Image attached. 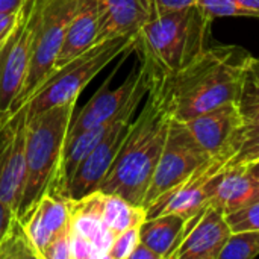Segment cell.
Returning a JSON list of instances; mask_svg holds the SVG:
<instances>
[{
  "label": "cell",
  "mask_w": 259,
  "mask_h": 259,
  "mask_svg": "<svg viewBox=\"0 0 259 259\" xmlns=\"http://www.w3.org/2000/svg\"><path fill=\"white\" fill-rule=\"evenodd\" d=\"M152 15L170 11H179L196 5V0H149Z\"/></svg>",
  "instance_id": "30"
},
{
  "label": "cell",
  "mask_w": 259,
  "mask_h": 259,
  "mask_svg": "<svg viewBox=\"0 0 259 259\" xmlns=\"http://www.w3.org/2000/svg\"><path fill=\"white\" fill-rule=\"evenodd\" d=\"M26 106L15 111L2 127L0 146V200L17 215L26 181Z\"/></svg>",
  "instance_id": "11"
},
{
  "label": "cell",
  "mask_w": 259,
  "mask_h": 259,
  "mask_svg": "<svg viewBox=\"0 0 259 259\" xmlns=\"http://www.w3.org/2000/svg\"><path fill=\"white\" fill-rule=\"evenodd\" d=\"M249 164V168H250V173L256 182V185L259 187V161H253V162H247Z\"/></svg>",
  "instance_id": "36"
},
{
  "label": "cell",
  "mask_w": 259,
  "mask_h": 259,
  "mask_svg": "<svg viewBox=\"0 0 259 259\" xmlns=\"http://www.w3.org/2000/svg\"><path fill=\"white\" fill-rule=\"evenodd\" d=\"M182 123L209 156L235 155L241 146L244 121L237 102H228Z\"/></svg>",
  "instance_id": "12"
},
{
  "label": "cell",
  "mask_w": 259,
  "mask_h": 259,
  "mask_svg": "<svg viewBox=\"0 0 259 259\" xmlns=\"http://www.w3.org/2000/svg\"><path fill=\"white\" fill-rule=\"evenodd\" d=\"M187 219L179 214H162L146 219L140 226V241L152 249L159 259H171L182 241Z\"/></svg>",
  "instance_id": "20"
},
{
  "label": "cell",
  "mask_w": 259,
  "mask_h": 259,
  "mask_svg": "<svg viewBox=\"0 0 259 259\" xmlns=\"http://www.w3.org/2000/svg\"><path fill=\"white\" fill-rule=\"evenodd\" d=\"M234 156V153H225L209 158L185 182L149 205L146 208L147 219L162 214H179L188 220L196 215L209 205L222 170Z\"/></svg>",
  "instance_id": "10"
},
{
  "label": "cell",
  "mask_w": 259,
  "mask_h": 259,
  "mask_svg": "<svg viewBox=\"0 0 259 259\" xmlns=\"http://www.w3.org/2000/svg\"><path fill=\"white\" fill-rule=\"evenodd\" d=\"M126 58H123L121 62L117 64V67L109 74V77L103 82V85L99 88V91L80 109V112L76 117H73L70 129H68V134H67V140L76 137L82 131H87L90 127H94V126H99V124L111 121L120 112V109L124 106V103L127 102V99L131 97V94L134 93V90H135V87H137V83L140 80L141 64H140V67L132 68L131 73L127 74V77L117 88L111 90L109 83L112 82L114 74L121 67V64L124 62Z\"/></svg>",
  "instance_id": "14"
},
{
  "label": "cell",
  "mask_w": 259,
  "mask_h": 259,
  "mask_svg": "<svg viewBox=\"0 0 259 259\" xmlns=\"http://www.w3.org/2000/svg\"><path fill=\"white\" fill-rule=\"evenodd\" d=\"M129 259H159V256L152 250L149 249L146 244H143L141 241L138 243V246L134 249V252L131 253Z\"/></svg>",
  "instance_id": "33"
},
{
  "label": "cell",
  "mask_w": 259,
  "mask_h": 259,
  "mask_svg": "<svg viewBox=\"0 0 259 259\" xmlns=\"http://www.w3.org/2000/svg\"><path fill=\"white\" fill-rule=\"evenodd\" d=\"M196 6L209 18L222 17H252L259 18L258 15L243 6L240 0H196Z\"/></svg>",
  "instance_id": "25"
},
{
  "label": "cell",
  "mask_w": 259,
  "mask_h": 259,
  "mask_svg": "<svg viewBox=\"0 0 259 259\" xmlns=\"http://www.w3.org/2000/svg\"><path fill=\"white\" fill-rule=\"evenodd\" d=\"M99 32L100 8L97 0H82L65 30V36L56 58L55 70L68 64L70 61L91 49L94 44H97Z\"/></svg>",
  "instance_id": "19"
},
{
  "label": "cell",
  "mask_w": 259,
  "mask_h": 259,
  "mask_svg": "<svg viewBox=\"0 0 259 259\" xmlns=\"http://www.w3.org/2000/svg\"><path fill=\"white\" fill-rule=\"evenodd\" d=\"M138 33L112 38L94 44L91 49L55 70V73L36 90L26 106L27 120L59 105L77 102L88 83L114 59L137 50Z\"/></svg>",
  "instance_id": "5"
},
{
  "label": "cell",
  "mask_w": 259,
  "mask_h": 259,
  "mask_svg": "<svg viewBox=\"0 0 259 259\" xmlns=\"http://www.w3.org/2000/svg\"><path fill=\"white\" fill-rule=\"evenodd\" d=\"M21 12H23V8H21V11L14 12V14H0V49L9 39L12 32L15 30V27L21 18Z\"/></svg>",
  "instance_id": "31"
},
{
  "label": "cell",
  "mask_w": 259,
  "mask_h": 259,
  "mask_svg": "<svg viewBox=\"0 0 259 259\" xmlns=\"http://www.w3.org/2000/svg\"><path fill=\"white\" fill-rule=\"evenodd\" d=\"M209 156L193 138L185 123L173 117L164 150L144 199V208L185 182Z\"/></svg>",
  "instance_id": "8"
},
{
  "label": "cell",
  "mask_w": 259,
  "mask_h": 259,
  "mask_svg": "<svg viewBox=\"0 0 259 259\" xmlns=\"http://www.w3.org/2000/svg\"><path fill=\"white\" fill-rule=\"evenodd\" d=\"M26 0H0V14H14L21 11Z\"/></svg>",
  "instance_id": "34"
},
{
  "label": "cell",
  "mask_w": 259,
  "mask_h": 259,
  "mask_svg": "<svg viewBox=\"0 0 259 259\" xmlns=\"http://www.w3.org/2000/svg\"><path fill=\"white\" fill-rule=\"evenodd\" d=\"M259 202L256 185L247 162H229L219 178L209 205H214L226 215Z\"/></svg>",
  "instance_id": "17"
},
{
  "label": "cell",
  "mask_w": 259,
  "mask_h": 259,
  "mask_svg": "<svg viewBox=\"0 0 259 259\" xmlns=\"http://www.w3.org/2000/svg\"><path fill=\"white\" fill-rule=\"evenodd\" d=\"M103 202L105 193L100 190H96L82 199L70 200V231L91 243L97 259L108 258L115 238V234L103 222Z\"/></svg>",
  "instance_id": "15"
},
{
  "label": "cell",
  "mask_w": 259,
  "mask_h": 259,
  "mask_svg": "<svg viewBox=\"0 0 259 259\" xmlns=\"http://www.w3.org/2000/svg\"><path fill=\"white\" fill-rule=\"evenodd\" d=\"M100 32L97 42L138 33L152 15L149 0H97Z\"/></svg>",
  "instance_id": "18"
},
{
  "label": "cell",
  "mask_w": 259,
  "mask_h": 259,
  "mask_svg": "<svg viewBox=\"0 0 259 259\" xmlns=\"http://www.w3.org/2000/svg\"><path fill=\"white\" fill-rule=\"evenodd\" d=\"M237 105L244 121V131H259V79L252 67L246 76Z\"/></svg>",
  "instance_id": "23"
},
{
  "label": "cell",
  "mask_w": 259,
  "mask_h": 259,
  "mask_svg": "<svg viewBox=\"0 0 259 259\" xmlns=\"http://www.w3.org/2000/svg\"><path fill=\"white\" fill-rule=\"evenodd\" d=\"M42 259H71L70 252V229L58 235L50 241L47 249L44 250Z\"/></svg>",
  "instance_id": "29"
},
{
  "label": "cell",
  "mask_w": 259,
  "mask_h": 259,
  "mask_svg": "<svg viewBox=\"0 0 259 259\" xmlns=\"http://www.w3.org/2000/svg\"><path fill=\"white\" fill-rule=\"evenodd\" d=\"M231 235L226 214L208 205L187 220L182 241L171 259H220Z\"/></svg>",
  "instance_id": "13"
},
{
  "label": "cell",
  "mask_w": 259,
  "mask_h": 259,
  "mask_svg": "<svg viewBox=\"0 0 259 259\" xmlns=\"http://www.w3.org/2000/svg\"><path fill=\"white\" fill-rule=\"evenodd\" d=\"M240 3L243 6H246L247 9L253 11L259 17V0H240Z\"/></svg>",
  "instance_id": "35"
},
{
  "label": "cell",
  "mask_w": 259,
  "mask_h": 259,
  "mask_svg": "<svg viewBox=\"0 0 259 259\" xmlns=\"http://www.w3.org/2000/svg\"><path fill=\"white\" fill-rule=\"evenodd\" d=\"M211 23L196 5L150 15L138 32L141 62L150 73L171 79L206 49Z\"/></svg>",
  "instance_id": "3"
},
{
  "label": "cell",
  "mask_w": 259,
  "mask_h": 259,
  "mask_svg": "<svg viewBox=\"0 0 259 259\" xmlns=\"http://www.w3.org/2000/svg\"><path fill=\"white\" fill-rule=\"evenodd\" d=\"M147 68V67H146ZM149 73V91L138 117L99 190L143 206L173 120L168 79ZM144 208V206H143Z\"/></svg>",
  "instance_id": "1"
},
{
  "label": "cell",
  "mask_w": 259,
  "mask_h": 259,
  "mask_svg": "<svg viewBox=\"0 0 259 259\" xmlns=\"http://www.w3.org/2000/svg\"><path fill=\"white\" fill-rule=\"evenodd\" d=\"M149 91V73L146 65L141 62V76L140 80L124 103V106L117 114L111 131L105 135V138L77 164L67 181L65 196L70 200L82 199L83 196L99 190L100 184L106 178L109 168L112 167L123 141L127 135L129 126L132 123V117L137 112L140 103L147 96Z\"/></svg>",
  "instance_id": "7"
},
{
  "label": "cell",
  "mask_w": 259,
  "mask_h": 259,
  "mask_svg": "<svg viewBox=\"0 0 259 259\" xmlns=\"http://www.w3.org/2000/svg\"><path fill=\"white\" fill-rule=\"evenodd\" d=\"M226 220L232 232L259 231V202L228 214Z\"/></svg>",
  "instance_id": "26"
},
{
  "label": "cell",
  "mask_w": 259,
  "mask_h": 259,
  "mask_svg": "<svg viewBox=\"0 0 259 259\" xmlns=\"http://www.w3.org/2000/svg\"><path fill=\"white\" fill-rule=\"evenodd\" d=\"M241 146L232 162H253L259 161V131H241Z\"/></svg>",
  "instance_id": "28"
},
{
  "label": "cell",
  "mask_w": 259,
  "mask_h": 259,
  "mask_svg": "<svg viewBox=\"0 0 259 259\" xmlns=\"http://www.w3.org/2000/svg\"><path fill=\"white\" fill-rule=\"evenodd\" d=\"M252 70H253V73L258 76V79H259V59H256V58H253V62H252Z\"/></svg>",
  "instance_id": "37"
},
{
  "label": "cell",
  "mask_w": 259,
  "mask_h": 259,
  "mask_svg": "<svg viewBox=\"0 0 259 259\" xmlns=\"http://www.w3.org/2000/svg\"><path fill=\"white\" fill-rule=\"evenodd\" d=\"M259 256V231L232 232L220 259H252Z\"/></svg>",
  "instance_id": "24"
},
{
  "label": "cell",
  "mask_w": 259,
  "mask_h": 259,
  "mask_svg": "<svg viewBox=\"0 0 259 259\" xmlns=\"http://www.w3.org/2000/svg\"><path fill=\"white\" fill-rule=\"evenodd\" d=\"M140 243V226L129 228L115 235L109 249L108 259H129L131 253Z\"/></svg>",
  "instance_id": "27"
},
{
  "label": "cell",
  "mask_w": 259,
  "mask_h": 259,
  "mask_svg": "<svg viewBox=\"0 0 259 259\" xmlns=\"http://www.w3.org/2000/svg\"><path fill=\"white\" fill-rule=\"evenodd\" d=\"M76 102L53 106L27 120L26 140V181L17 219L23 223L39 199L55 184L67 134L74 115Z\"/></svg>",
  "instance_id": "4"
},
{
  "label": "cell",
  "mask_w": 259,
  "mask_h": 259,
  "mask_svg": "<svg viewBox=\"0 0 259 259\" xmlns=\"http://www.w3.org/2000/svg\"><path fill=\"white\" fill-rule=\"evenodd\" d=\"M11 117V115H9ZM9 117H5V118H2L0 120V146H2V127H3V123L9 118ZM15 215L5 206V203L0 200V240L3 238V235L6 234V231H8V228H9V225H11V222H12V219H14Z\"/></svg>",
  "instance_id": "32"
},
{
  "label": "cell",
  "mask_w": 259,
  "mask_h": 259,
  "mask_svg": "<svg viewBox=\"0 0 259 259\" xmlns=\"http://www.w3.org/2000/svg\"><path fill=\"white\" fill-rule=\"evenodd\" d=\"M41 259L33 246L24 223L17 217L12 219L6 234L0 240V259Z\"/></svg>",
  "instance_id": "22"
},
{
  "label": "cell",
  "mask_w": 259,
  "mask_h": 259,
  "mask_svg": "<svg viewBox=\"0 0 259 259\" xmlns=\"http://www.w3.org/2000/svg\"><path fill=\"white\" fill-rule=\"evenodd\" d=\"M253 56L238 46L206 47L188 67L168 79L173 117L179 121L237 102Z\"/></svg>",
  "instance_id": "2"
},
{
  "label": "cell",
  "mask_w": 259,
  "mask_h": 259,
  "mask_svg": "<svg viewBox=\"0 0 259 259\" xmlns=\"http://www.w3.org/2000/svg\"><path fill=\"white\" fill-rule=\"evenodd\" d=\"M24 228L42 259L50 241L70 229V200L47 191L24 222Z\"/></svg>",
  "instance_id": "16"
},
{
  "label": "cell",
  "mask_w": 259,
  "mask_h": 259,
  "mask_svg": "<svg viewBox=\"0 0 259 259\" xmlns=\"http://www.w3.org/2000/svg\"><path fill=\"white\" fill-rule=\"evenodd\" d=\"M39 9L41 0H26L15 30L0 49V120L12 115V103L24 85Z\"/></svg>",
  "instance_id": "9"
},
{
  "label": "cell",
  "mask_w": 259,
  "mask_h": 259,
  "mask_svg": "<svg viewBox=\"0 0 259 259\" xmlns=\"http://www.w3.org/2000/svg\"><path fill=\"white\" fill-rule=\"evenodd\" d=\"M146 219V208L132 205L120 196L105 194L103 222L115 235L129 228L141 226Z\"/></svg>",
  "instance_id": "21"
},
{
  "label": "cell",
  "mask_w": 259,
  "mask_h": 259,
  "mask_svg": "<svg viewBox=\"0 0 259 259\" xmlns=\"http://www.w3.org/2000/svg\"><path fill=\"white\" fill-rule=\"evenodd\" d=\"M80 2L82 0H41L29 70L18 97L12 103L11 114L23 108L36 90L53 74L65 30Z\"/></svg>",
  "instance_id": "6"
}]
</instances>
